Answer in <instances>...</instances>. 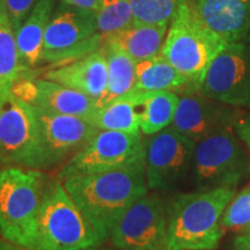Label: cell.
Listing matches in <instances>:
<instances>
[{
	"label": "cell",
	"mask_w": 250,
	"mask_h": 250,
	"mask_svg": "<svg viewBox=\"0 0 250 250\" xmlns=\"http://www.w3.org/2000/svg\"><path fill=\"white\" fill-rule=\"evenodd\" d=\"M62 182L104 243L122 215L149 192L145 164L104 173L74 175Z\"/></svg>",
	"instance_id": "obj_1"
},
{
	"label": "cell",
	"mask_w": 250,
	"mask_h": 250,
	"mask_svg": "<svg viewBox=\"0 0 250 250\" xmlns=\"http://www.w3.org/2000/svg\"><path fill=\"white\" fill-rule=\"evenodd\" d=\"M237 189L176 193L167 202L168 250H215L224 236L221 219Z\"/></svg>",
	"instance_id": "obj_2"
},
{
	"label": "cell",
	"mask_w": 250,
	"mask_h": 250,
	"mask_svg": "<svg viewBox=\"0 0 250 250\" xmlns=\"http://www.w3.org/2000/svg\"><path fill=\"white\" fill-rule=\"evenodd\" d=\"M51 177L20 166H0V235L27 250L37 240L40 212Z\"/></svg>",
	"instance_id": "obj_3"
},
{
	"label": "cell",
	"mask_w": 250,
	"mask_h": 250,
	"mask_svg": "<svg viewBox=\"0 0 250 250\" xmlns=\"http://www.w3.org/2000/svg\"><path fill=\"white\" fill-rule=\"evenodd\" d=\"M103 243L62 181L51 177L40 212L34 250H83Z\"/></svg>",
	"instance_id": "obj_4"
},
{
	"label": "cell",
	"mask_w": 250,
	"mask_h": 250,
	"mask_svg": "<svg viewBox=\"0 0 250 250\" xmlns=\"http://www.w3.org/2000/svg\"><path fill=\"white\" fill-rule=\"evenodd\" d=\"M250 180V154L234 129L196 143L190 183L193 191L237 189Z\"/></svg>",
	"instance_id": "obj_5"
},
{
	"label": "cell",
	"mask_w": 250,
	"mask_h": 250,
	"mask_svg": "<svg viewBox=\"0 0 250 250\" xmlns=\"http://www.w3.org/2000/svg\"><path fill=\"white\" fill-rule=\"evenodd\" d=\"M226 44L196 17L186 0L170 21L161 55L199 89L212 61Z\"/></svg>",
	"instance_id": "obj_6"
},
{
	"label": "cell",
	"mask_w": 250,
	"mask_h": 250,
	"mask_svg": "<svg viewBox=\"0 0 250 250\" xmlns=\"http://www.w3.org/2000/svg\"><path fill=\"white\" fill-rule=\"evenodd\" d=\"M143 133L99 130L95 136L59 169L58 180L96 174L145 164Z\"/></svg>",
	"instance_id": "obj_7"
},
{
	"label": "cell",
	"mask_w": 250,
	"mask_h": 250,
	"mask_svg": "<svg viewBox=\"0 0 250 250\" xmlns=\"http://www.w3.org/2000/svg\"><path fill=\"white\" fill-rule=\"evenodd\" d=\"M105 39L98 31L96 13L61 2L44 37V62L61 65L99 50Z\"/></svg>",
	"instance_id": "obj_8"
},
{
	"label": "cell",
	"mask_w": 250,
	"mask_h": 250,
	"mask_svg": "<svg viewBox=\"0 0 250 250\" xmlns=\"http://www.w3.org/2000/svg\"><path fill=\"white\" fill-rule=\"evenodd\" d=\"M0 166H20L42 170L35 108L11 90L0 98Z\"/></svg>",
	"instance_id": "obj_9"
},
{
	"label": "cell",
	"mask_w": 250,
	"mask_h": 250,
	"mask_svg": "<svg viewBox=\"0 0 250 250\" xmlns=\"http://www.w3.org/2000/svg\"><path fill=\"white\" fill-rule=\"evenodd\" d=\"M195 146V142L171 126L148 136L145 174L149 191L173 193L190 181Z\"/></svg>",
	"instance_id": "obj_10"
},
{
	"label": "cell",
	"mask_w": 250,
	"mask_h": 250,
	"mask_svg": "<svg viewBox=\"0 0 250 250\" xmlns=\"http://www.w3.org/2000/svg\"><path fill=\"white\" fill-rule=\"evenodd\" d=\"M198 90L208 98L250 110V35L224 46Z\"/></svg>",
	"instance_id": "obj_11"
},
{
	"label": "cell",
	"mask_w": 250,
	"mask_h": 250,
	"mask_svg": "<svg viewBox=\"0 0 250 250\" xmlns=\"http://www.w3.org/2000/svg\"><path fill=\"white\" fill-rule=\"evenodd\" d=\"M109 240L120 250H168L167 202L156 192L140 197L115 225Z\"/></svg>",
	"instance_id": "obj_12"
},
{
	"label": "cell",
	"mask_w": 250,
	"mask_h": 250,
	"mask_svg": "<svg viewBox=\"0 0 250 250\" xmlns=\"http://www.w3.org/2000/svg\"><path fill=\"white\" fill-rule=\"evenodd\" d=\"M35 112L40 127L43 171L61 169L99 131L85 118L39 108H35Z\"/></svg>",
	"instance_id": "obj_13"
},
{
	"label": "cell",
	"mask_w": 250,
	"mask_h": 250,
	"mask_svg": "<svg viewBox=\"0 0 250 250\" xmlns=\"http://www.w3.org/2000/svg\"><path fill=\"white\" fill-rule=\"evenodd\" d=\"M246 110L204 95L198 89L180 94V102L170 126L192 142L218 132L234 129Z\"/></svg>",
	"instance_id": "obj_14"
},
{
	"label": "cell",
	"mask_w": 250,
	"mask_h": 250,
	"mask_svg": "<svg viewBox=\"0 0 250 250\" xmlns=\"http://www.w3.org/2000/svg\"><path fill=\"white\" fill-rule=\"evenodd\" d=\"M11 92L35 108L85 120L100 107L95 99L43 77H34L33 71L24 72L12 86Z\"/></svg>",
	"instance_id": "obj_15"
},
{
	"label": "cell",
	"mask_w": 250,
	"mask_h": 250,
	"mask_svg": "<svg viewBox=\"0 0 250 250\" xmlns=\"http://www.w3.org/2000/svg\"><path fill=\"white\" fill-rule=\"evenodd\" d=\"M43 78L95 99L100 105L108 86V66L102 46L92 54L52 65Z\"/></svg>",
	"instance_id": "obj_16"
},
{
	"label": "cell",
	"mask_w": 250,
	"mask_h": 250,
	"mask_svg": "<svg viewBox=\"0 0 250 250\" xmlns=\"http://www.w3.org/2000/svg\"><path fill=\"white\" fill-rule=\"evenodd\" d=\"M196 17L226 43L250 35V0H187Z\"/></svg>",
	"instance_id": "obj_17"
},
{
	"label": "cell",
	"mask_w": 250,
	"mask_h": 250,
	"mask_svg": "<svg viewBox=\"0 0 250 250\" xmlns=\"http://www.w3.org/2000/svg\"><path fill=\"white\" fill-rule=\"evenodd\" d=\"M56 8V0H39L33 11L15 31L19 57L27 70L44 64V37Z\"/></svg>",
	"instance_id": "obj_18"
},
{
	"label": "cell",
	"mask_w": 250,
	"mask_h": 250,
	"mask_svg": "<svg viewBox=\"0 0 250 250\" xmlns=\"http://www.w3.org/2000/svg\"><path fill=\"white\" fill-rule=\"evenodd\" d=\"M169 24V22L142 23L133 21L124 29L107 37L105 41L117 45L138 62L161 54Z\"/></svg>",
	"instance_id": "obj_19"
},
{
	"label": "cell",
	"mask_w": 250,
	"mask_h": 250,
	"mask_svg": "<svg viewBox=\"0 0 250 250\" xmlns=\"http://www.w3.org/2000/svg\"><path fill=\"white\" fill-rule=\"evenodd\" d=\"M127 95L133 100L138 109L140 131L144 136L148 137L160 132L173 123L180 102V94L171 90H131Z\"/></svg>",
	"instance_id": "obj_20"
},
{
	"label": "cell",
	"mask_w": 250,
	"mask_h": 250,
	"mask_svg": "<svg viewBox=\"0 0 250 250\" xmlns=\"http://www.w3.org/2000/svg\"><path fill=\"white\" fill-rule=\"evenodd\" d=\"M196 89L189 80L175 68L161 54L136 62V83L132 90L161 92L171 90L182 94Z\"/></svg>",
	"instance_id": "obj_21"
},
{
	"label": "cell",
	"mask_w": 250,
	"mask_h": 250,
	"mask_svg": "<svg viewBox=\"0 0 250 250\" xmlns=\"http://www.w3.org/2000/svg\"><path fill=\"white\" fill-rule=\"evenodd\" d=\"M102 49L108 66V86L100 105L130 93L136 83V62L108 41H104Z\"/></svg>",
	"instance_id": "obj_22"
},
{
	"label": "cell",
	"mask_w": 250,
	"mask_h": 250,
	"mask_svg": "<svg viewBox=\"0 0 250 250\" xmlns=\"http://www.w3.org/2000/svg\"><path fill=\"white\" fill-rule=\"evenodd\" d=\"M30 71L21 64L15 31L9 20L4 0H0V98L24 72Z\"/></svg>",
	"instance_id": "obj_23"
},
{
	"label": "cell",
	"mask_w": 250,
	"mask_h": 250,
	"mask_svg": "<svg viewBox=\"0 0 250 250\" xmlns=\"http://www.w3.org/2000/svg\"><path fill=\"white\" fill-rule=\"evenodd\" d=\"M99 130L121 131L126 133H142L138 109L127 94L114 101L100 105L88 120Z\"/></svg>",
	"instance_id": "obj_24"
},
{
	"label": "cell",
	"mask_w": 250,
	"mask_h": 250,
	"mask_svg": "<svg viewBox=\"0 0 250 250\" xmlns=\"http://www.w3.org/2000/svg\"><path fill=\"white\" fill-rule=\"evenodd\" d=\"M133 21L130 0H100L96 24L98 31L104 39L124 29Z\"/></svg>",
	"instance_id": "obj_25"
},
{
	"label": "cell",
	"mask_w": 250,
	"mask_h": 250,
	"mask_svg": "<svg viewBox=\"0 0 250 250\" xmlns=\"http://www.w3.org/2000/svg\"><path fill=\"white\" fill-rule=\"evenodd\" d=\"M134 21L142 23H165L173 20L186 0H130Z\"/></svg>",
	"instance_id": "obj_26"
},
{
	"label": "cell",
	"mask_w": 250,
	"mask_h": 250,
	"mask_svg": "<svg viewBox=\"0 0 250 250\" xmlns=\"http://www.w3.org/2000/svg\"><path fill=\"white\" fill-rule=\"evenodd\" d=\"M221 225L225 232L230 230L235 233L250 226V181L240 191L237 190L228 203L221 219Z\"/></svg>",
	"instance_id": "obj_27"
},
{
	"label": "cell",
	"mask_w": 250,
	"mask_h": 250,
	"mask_svg": "<svg viewBox=\"0 0 250 250\" xmlns=\"http://www.w3.org/2000/svg\"><path fill=\"white\" fill-rule=\"evenodd\" d=\"M39 0H4L6 11L14 31L20 28Z\"/></svg>",
	"instance_id": "obj_28"
},
{
	"label": "cell",
	"mask_w": 250,
	"mask_h": 250,
	"mask_svg": "<svg viewBox=\"0 0 250 250\" xmlns=\"http://www.w3.org/2000/svg\"><path fill=\"white\" fill-rule=\"evenodd\" d=\"M234 131L248 149L250 154V110H246L234 126Z\"/></svg>",
	"instance_id": "obj_29"
},
{
	"label": "cell",
	"mask_w": 250,
	"mask_h": 250,
	"mask_svg": "<svg viewBox=\"0 0 250 250\" xmlns=\"http://www.w3.org/2000/svg\"><path fill=\"white\" fill-rule=\"evenodd\" d=\"M61 2L78 8L95 12V13L98 12L100 5V0H61Z\"/></svg>",
	"instance_id": "obj_30"
},
{
	"label": "cell",
	"mask_w": 250,
	"mask_h": 250,
	"mask_svg": "<svg viewBox=\"0 0 250 250\" xmlns=\"http://www.w3.org/2000/svg\"><path fill=\"white\" fill-rule=\"evenodd\" d=\"M232 250H250V232H239L232 240Z\"/></svg>",
	"instance_id": "obj_31"
},
{
	"label": "cell",
	"mask_w": 250,
	"mask_h": 250,
	"mask_svg": "<svg viewBox=\"0 0 250 250\" xmlns=\"http://www.w3.org/2000/svg\"><path fill=\"white\" fill-rule=\"evenodd\" d=\"M0 250H27L22 248V247L15 245V243H12L7 241L5 239H0Z\"/></svg>",
	"instance_id": "obj_32"
},
{
	"label": "cell",
	"mask_w": 250,
	"mask_h": 250,
	"mask_svg": "<svg viewBox=\"0 0 250 250\" xmlns=\"http://www.w3.org/2000/svg\"><path fill=\"white\" fill-rule=\"evenodd\" d=\"M83 250H109L108 248H105V247L102 246H96V247H90V248H86Z\"/></svg>",
	"instance_id": "obj_33"
},
{
	"label": "cell",
	"mask_w": 250,
	"mask_h": 250,
	"mask_svg": "<svg viewBox=\"0 0 250 250\" xmlns=\"http://www.w3.org/2000/svg\"><path fill=\"white\" fill-rule=\"evenodd\" d=\"M241 232H250V226L249 227H247L246 229H243V230H241Z\"/></svg>",
	"instance_id": "obj_34"
},
{
	"label": "cell",
	"mask_w": 250,
	"mask_h": 250,
	"mask_svg": "<svg viewBox=\"0 0 250 250\" xmlns=\"http://www.w3.org/2000/svg\"><path fill=\"white\" fill-rule=\"evenodd\" d=\"M115 249H116V248H115ZM116 250H120V249H116Z\"/></svg>",
	"instance_id": "obj_35"
}]
</instances>
